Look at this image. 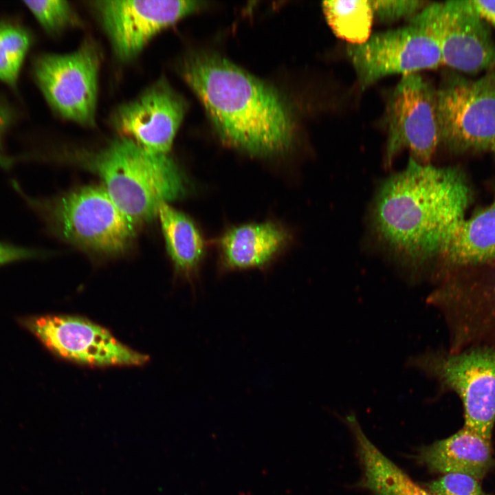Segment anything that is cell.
<instances>
[{
	"instance_id": "20",
	"label": "cell",
	"mask_w": 495,
	"mask_h": 495,
	"mask_svg": "<svg viewBox=\"0 0 495 495\" xmlns=\"http://www.w3.org/2000/svg\"><path fill=\"white\" fill-rule=\"evenodd\" d=\"M31 44L28 32L10 23H0V80L15 85Z\"/></svg>"
},
{
	"instance_id": "14",
	"label": "cell",
	"mask_w": 495,
	"mask_h": 495,
	"mask_svg": "<svg viewBox=\"0 0 495 495\" xmlns=\"http://www.w3.org/2000/svg\"><path fill=\"white\" fill-rule=\"evenodd\" d=\"M438 255L453 265L495 262V199L456 221L444 236Z\"/></svg>"
},
{
	"instance_id": "12",
	"label": "cell",
	"mask_w": 495,
	"mask_h": 495,
	"mask_svg": "<svg viewBox=\"0 0 495 495\" xmlns=\"http://www.w3.org/2000/svg\"><path fill=\"white\" fill-rule=\"evenodd\" d=\"M94 8L122 61L135 58L161 31L199 10L198 1H96Z\"/></svg>"
},
{
	"instance_id": "25",
	"label": "cell",
	"mask_w": 495,
	"mask_h": 495,
	"mask_svg": "<svg viewBox=\"0 0 495 495\" xmlns=\"http://www.w3.org/2000/svg\"><path fill=\"white\" fill-rule=\"evenodd\" d=\"M478 14L495 28V1L470 0Z\"/></svg>"
},
{
	"instance_id": "24",
	"label": "cell",
	"mask_w": 495,
	"mask_h": 495,
	"mask_svg": "<svg viewBox=\"0 0 495 495\" xmlns=\"http://www.w3.org/2000/svg\"><path fill=\"white\" fill-rule=\"evenodd\" d=\"M42 254V252L35 249L0 241V266L16 261L38 258Z\"/></svg>"
},
{
	"instance_id": "23",
	"label": "cell",
	"mask_w": 495,
	"mask_h": 495,
	"mask_svg": "<svg viewBox=\"0 0 495 495\" xmlns=\"http://www.w3.org/2000/svg\"><path fill=\"white\" fill-rule=\"evenodd\" d=\"M478 481L465 474H446L433 481L430 489L434 495H488L483 492Z\"/></svg>"
},
{
	"instance_id": "13",
	"label": "cell",
	"mask_w": 495,
	"mask_h": 495,
	"mask_svg": "<svg viewBox=\"0 0 495 495\" xmlns=\"http://www.w3.org/2000/svg\"><path fill=\"white\" fill-rule=\"evenodd\" d=\"M187 110L185 99L162 78L112 113V126L146 151L168 155Z\"/></svg>"
},
{
	"instance_id": "9",
	"label": "cell",
	"mask_w": 495,
	"mask_h": 495,
	"mask_svg": "<svg viewBox=\"0 0 495 495\" xmlns=\"http://www.w3.org/2000/svg\"><path fill=\"white\" fill-rule=\"evenodd\" d=\"M441 141L454 151L495 143V73L476 80L449 76L437 89Z\"/></svg>"
},
{
	"instance_id": "21",
	"label": "cell",
	"mask_w": 495,
	"mask_h": 495,
	"mask_svg": "<svg viewBox=\"0 0 495 495\" xmlns=\"http://www.w3.org/2000/svg\"><path fill=\"white\" fill-rule=\"evenodd\" d=\"M23 3L41 27L50 34H57L67 28L81 24L76 12L67 1H25Z\"/></svg>"
},
{
	"instance_id": "10",
	"label": "cell",
	"mask_w": 495,
	"mask_h": 495,
	"mask_svg": "<svg viewBox=\"0 0 495 495\" xmlns=\"http://www.w3.org/2000/svg\"><path fill=\"white\" fill-rule=\"evenodd\" d=\"M25 325L55 355L82 365L140 366L149 360L86 318L65 315L32 318Z\"/></svg>"
},
{
	"instance_id": "27",
	"label": "cell",
	"mask_w": 495,
	"mask_h": 495,
	"mask_svg": "<svg viewBox=\"0 0 495 495\" xmlns=\"http://www.w3.org/2000/svg\"><path fill=\"white\" fill-rule=\"evenodd\" d=\"M491 149L495 153V143L492 145Z\"/></svg>"
},
{
	"instance_id": "16",
	"label": "cell",
	"mask_w": 495,
	"mask_h": 495,
	"mask_svg": "<svg viewBox=\"0 0 495 495\" xmlns=\"http://www.w3.org/2000/svg\"><path fill=\"white\" fill-rule=\"evenodd\" d=\"M287 232L272 222L234 227L220 241L224 267L245 270L267 264L287 242Z\"/></svg>"
},
{
	"instance_id": "22",
	"label": "cell",
	"mask_w": 495,
	"mask_h": 495,
	"mask_svg": "<svg viewBox=\"0 0 495 495\" xmlns=\"http://www.w3.org/2000/svg\"><path fill=\"white\" fill-rule=\"evenodd\" d=\"M374 18L393 22L403 18L409 20L428 3L419 0H369Z\"/></svg>"
},
{
	"instance_id": "17",
	"label": "cell",
	"mask_w": 495,
	"mask_h": 495,
	"mask_svg": "<svg viewBox=\"0 0 495 495\" xmlns=\"http://www.w3.org/2000/svg\"><path fill=\"white\" fill-rule=\"evenodd\" d=\"M353 429L363 464L365 484L373 495H434L415 484L366 437L354 417Z\"/></svg>"
},
{
	"instance_id": "2",
	"label": "cell",
	"mask_w": 495,
	"mask_h": 495,
	"mask_svg": "<svg viewBox=\"0 0 495 495\" xmlns=\"http://www.w3.org/2000/svg\"><path fill=\"white\" fill-rule=\"evenodd\" d=\"M469 200V188L460 172L410 158L404 170L380 188L373 226L395 252L424 261L438 254L448 230L465 217Z\"/></svg>"
},
{
	"instance_id": "26",
	"label": "cell",
	"mask_w": 495,
	"mask_h": 495,
	"mask_svg": "<svg viewBox=\"0 0 495 495\" xmlns=\"http://www.w3.org/2000/svg\"><path fill=\"white\" fill-rule=\"evenodd\" d=\"M11 118L10 109L5 104L0 102V142L10 121H11Z\"/></svg>"
},
{
	"instance_id": "8",
	"label": "cell",
	"mask_w": 495,
	"mask_h": 495,
	"mask_svg": "<svg viewBox=\"0 0 495 495\" xmlns=\"http://www.w3.org/2000/svg\"><path fill=\"white\" fill-rule=\"evenodd\" d=\"M409 23L437 42L443 65L468 74L495 65V43L470 0L428 3Z\"/></svg>"
},
{
	"instance_id": "4",
	"label": "cell",
	"mask_w": 495,
	"mask_h": 495,
	"mask_svg": "<svg viewBox=\"0 0 495 495\" xmlns=\"http://www.w3.org/2000/svg\"><path fill=\"white\" fill-rule=\"evenodd\" d=\"M14 187L49 229L82 250L103 254L124 251L134 236V225L104 188L86 186L52 199H36Z\"/></svg>"
},
{
	"instance_id": "19",
	"label": "cell",
	"mask_w": 495,
	"mask_h": 495,
	"mask_svg": "<svg viewBox=\"0 0 495 495\" xmlns=\"http://www.w3.org/2000/svg\"><path fill=\"white\" fill-rule=\"evenodd\" d=\"M322 8L333 33L349 44L363 43L371 35L374 16L369 1H325Z\"/></svg>"
},
{
	"instance_id": "15",
	"label": "cell",
	"mask_w": 495,
	"mask_h": 495,
	"mask_svg": "<svg viewBox=\"0 0 495 495\" xmlns=\"http://www.w3.org/2000/svg\"><path fill=\"white\" fill-rule=\"evenodd\" d=\"M422 458L434 471L444 474H465L478 480L494 465L491 440L464 426L426 448Z\"/></svg>"
},
{
	"instance_id": "1",
	"label": "cell",
	"mask_w": 495,
	"mask_h": 495,
	"mask_svg": "<svg viewBox=\"0 0 495 495\" xmlns=\"http://www.w3.org/2000/svg\"><path fill=\"white\" fill-rule=\"evenodd\" d=\"M179 72L226 145L258 157L292 147L297 129L294 111L275 87L208 51L188 54Z\"/></svg>"
},
{
	"instance_id": "18",
	"label": "cell",
	"mask_w": 495,
	"mask_h": 495,
	"mask_svg": "<svg viewBox=\"0 0 495 495\" xmlns=\"http://www.w3.org/2000/svg\"><path fill=\"white\" fill-rule=\"evenodd\" d=\"M166 249L177 272L194 276L204 252V242L194 223L186 214L162 203L158 213Z\"/></svg>"
},
{
	"instance_id": "11",
	"label": "cell",
	"mask_w": 495,
	"mask_h": 495,
	"mask_svg": "<svg viewBox=\"0 0 495 495\" xmlns=\"http://www.w3.org/2000/svg\"><path fill=\"white\" fill-rule=\"evenodd\" d=\"M346 53L362 90L388 76H402L443 65L437 42L424 30L408 26L372 34Z\"/></svg>"
},
{
	"instance_id": "5",
	"label": "cell",
	"mask_w": 495,
	"mask_h": 495,
	"mask_svg": "<svg viewBox=\"0 0 495 495\" xmlns=\"http://www.w3.org/2000/svg\"><path fill=\"white\" fill-rule=\"evenodd\" d=\"M409 367L454 391L464 408V427L491 440L495 423V346L464 352L428 351L410 358Z\"/></svg>"
},
{
	"instance_id": "6",
	"label": "cell",
	"mask_w": 495,
	"mask_h": 495,
	"mask_svg": "<svg viewBox=\"0 0 495 495\" xmlns=\"http://www.w3.org/2000/svg\"><path fill=\"white\" fill-rule=\"evenodd\" d=\"M100 63L98 45L87 39L71 53L38 56L33 63V74L45 100L59 116L93 126Z\"/></svg>"
},
{
	"instance_id": "3",
	"label": "cell",
	"mask_w": 495,
	"mask_h": 495,
	"mask_svg": "<svg viewBox=\"0 0 495 495\" xmlns=\"http://www.w3.org/2000/svg\"><path fill=\"white\" fill-rule=\"evenodd\" d=\"M91 160L104 188L134 226L152 220L162 203L184 192L181 173L168 154L148 152L128 138L120 135Z\"/></svg>"
},
{
	"instance_id": "7",
	"label": "cell",
	"mask_w": 495,
	"mask_h": 495,
	"mask_svg": "<svg viewBox=\"0 0 495 495\" xmlns=\"http://www.w3.org/2000/svg\"><path fill=\"white\" fill-rule=\"evenodd\" d=\"M384 122L386 166L404 148L416 162L429 164L441 142L437 89L419 73L402 76L386 103Z\"/></svg>"
}]
</instances>
